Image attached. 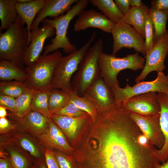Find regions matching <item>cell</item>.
Segmentation results:
<instances>
[{
  "label": "cell",
  "instance_id": "1",
  "mask_svg": "<svg viewBox=\"0 0 168 168\" xmlns=\"http://www.w3.org/2000/svg\"><path fill=\"white\" fill-rule=\"evenodd\" d=\"M96 122L101 129L88 154L77 158V168H155L160 164L155 150L139 142L142 133L124 108L102 113Z\"/></svg>",
  "mask_w": 168,
  "mask_h": 168
},
{
  "label": "cell",
  "instance_id": "2",
  "mask_svg": "<svg viewBox=\"0 0 168 168\" xmlns=\"http://www.w3.org/2000/svg\"><path fill=\"white\" fill-rule=\"evenodd\" d=\"M18 15L15 23L4 33H0V59L10 62L22 69L29 46L28 33Z\"/></svg>",
  "mask_w": 168,
  "mask_h": 168
},
{
  "label": "cell",
  "instance_id": "3",
  "mask_svg": "<svg viewBox=\"0 0 168 168\" xmlns=\"http://www.w3.org/2000/svg\"><path fill=\"white\" fill-rule=\"evenodd\" d=\"M88 0H80L65 14L56 18H46L42 21L44 24L51 25L55 29L56 35L50 40L51 43L44 48L43 55H46L62 49L63 52L69 54L77 49V47L70 42L67 36V31L71 20L76 16H79L87 7Z\"/></svg>",
  "mask_w": 168,
  "mask_h": 168
},
{
  "label": "cell",
  "instance_id": "4",
  "mask_svg": "<svg viewBox=\"0 0 168 168\" xmlns=\"http://www.w3.org/2000/svg\"><path fill=\"white\" fill-rule=\"evenodd\" d=\"M103 42L100 38L90 47L71 82L73 91L82 96L86 90L100 76L99 60L103 52Z\"/></svg>",
  "mask_w": 168,
  "mask_h": 168
},
{
  "label": "cell",
  "instance_id": "5",
  "mask_svg": "<svg viewBox=\"0 0 168 168\" xmlns=\"http://www.w3.org/2000/svg\"><path fill=\"white\" fill-rule=\"evenodd\" d=\"M58 50L51 54L41 55L24 70L27 74L25 82L35 90L50 89L57 66L62 57Z\"/></svg>",
  "mask_w": 168,
  "mask_h": 168
},
{
  "label": "cell",
  "instance_id": "6",
  "mask_svg": "<svg viewBox=\"0 0 168 168\" xmlns=\"http://www.w3.org/2000/svg\"><path fill=\"white\" fill-rule=\"evenodd\" d=\"M145 62L144 58L139 55L138 52L120 58L102 52L99 60L100 76L110 88L119 86L117 77L120 71L125 69L134 71L142 69Z\"/></svg>",
  "mask_w": 168,
  "mask_h": 168
},
{
  "label": "cell",
  "instance_id": "7",
  "mask_svg": "<svg viewBox=\"0 0 168 168\" xmlns=\"http://www.w3.org/2000/svg\"><path fill=\"white\" fill-rule=\"evenodd\" d=\"M94 31L88 41L79 49L62 56L56 68L52 82V88L64 90L70 93L73 91L71 78L96 37Z\"/></svg>",
  "mask_w": 168,
  "mask_h": 168
},
{
  "label": "cell",
  "instance_id": "8",
  "mask_svg": "<svg viewBox=\"0 0 168 168\" xmlns=\"http://www.w3.org/2000/svg\"><path fill=\"white\" fill-rule=\"evenodd\" d=\"M166 82V76L163 72H157L156 78L152 81L140 82L133 86L127 83L124 88L116 85L110 88L114 97L116 105H119L133 96L149 92H161L168 95Z\"/></svg>",
  "mask_w": 168,
  "mask_h": 168
},
{
  "label": "cell",
  "instance_id": "9",
  "mask_svg": "<svg viewBox=\"0 0 168 168\" xmlns=\"http://www.w3.org/2000/svg\"><path fill=\"white\" fill-rule=\"evenodd\" d=\"M111 33L113 41L112 54L125 48L133 49L145 56V38L133 26L122 21L115 24Z\"/></svg>",
  "mask_w": 168,
  "mask_h": 168
},
{
  "label": "cell",
  "instance_id": "10",
  "mask_svg": "<svg viewBox=\"0 0 168 168\" xmlns=\"http://www.w3.org/2000/svg\"><path fill=\"white\" fill-rule=\"evenodd\" d=\"M7 117L13 126L14 130L30 134L37 139L48 127L49 118L31 110L22 116L10 112Z\"/></svg>",
  "mask_w": 168,
  "mask_h": 168
},
{
  "label": "cell",
  "instance_id": "11",
  "mask_svg": "<svg viewBox=\"0 0 168 168\" xmlns=\"http://www.w3.org/2000/svg\"><path fill=\"white\" fill-rule=\"evenodd\" d=\"M168 53V31L154 45L145 57L144 66L140 74L135 78L136 83L145 79L152 71L163 72L166 68L164 61Z\"/></svg>",
  "mask_w": 168,
  "mask_h": 168
},
{
  "label": "cell",
  "instance_id": "12",
  "mask_svg": "<svg viewBox=\"0 0 168 168\" xmlns=\"http://www.w3.org/2000/svg\"><path fill=\"white\" fill-rule=\"evenodd\" d=\"M0 156H9L15 168H34L30 154L8 134H0Z\"/></svg>",
  "mask_w": 168,
  "mask_h": 168
},
{
  "label": "cell",
  "instance_id": "13",
  "mask_svg": "<svg viewBox=\"0 0 168 168\" xmlns=\"http://www.w3.org/2000/svg\"><path fill=\"white\" fill-rule=\"evenodd\" d=\"M83 96L93 103L98 112L104 111L116 106L111 88L100 76L86 90Z\"/></svg>",
  "mask_w": 168,
  "mask_h": 168
},
{
  "label": "cell",
  "instance_id": "14",
  "mask_svg": "<svg viewBox=\"0 0 168 168\" xmlns=\"http://www.w3.org/2000/svg\"><path fill=\"white\" fill-rule=\"evenodd\" d=\"M131 117L152 143L158 149L165 143V137L161 128L160 114L143 116L130 112Z\"/></svg>",
  "mask_w": 168,
  "mask_h": 168
},
{
  "label": "cell",
  "instance_id": "15",
  "mask_svg": "<svg viewBox=\"0 0 168 168\" xmlns=\"http://www.w3.org/2000/svg\"><path fill=\"white\" fill-rule=\"evenodd\" d=\"M122 104L128 112L141 115L160 114L161 111L157 94L155 91L134 96Z\"/></svg>",
  "mask_w": 168,
  "mask_h": 168
},
{
  "label": "cell",
  "instance_id": "16",
  "mask_svg": "<svg viewBox=\"0 0 168 168\" xmlns=\"http://www.w3.org/2000/svg\"><path fill=\"white\" fill-rule=\"evenodd\" d=\"M55 33V29L48 24H44L41 27L31 31L30 44L24 58L26 66L31 64L39 59L41 55L45 40Z\"/></svg>",
  "mask_w": 168,
  "mask_h": 168
},
{
  "label": "cell",
  "instance_id": "17",
  "mask_svg": "<svg viewBox=\"0 0 168 168\" xmlns=\"http://www.w3.org/2000/svg\"><path fill=\"white\" fill-rule=\"evenodd\" d=\"M115 24L102 13L90 9L84 10L78 16L73 25V30L79 32L88 28L92 27L111 33Z\"/></svg>",
  "mask_w": 168,
  "mask_h": 168
},
{
  "label": "cell",
  "instance_id": "18",
  "mask_svg": "<svg viewBox=\"0 0 168 168\" xmlns=\"http://www.w3.org/2000/svg\"><path fill=\"white\" fill-rule=\"evenodd\" d=\"M37 139L44 147L58 150L68 154L73 150L63 132L50 118L49 119L47 129Z\"/></svg>",
  "mask_w": 168,
  "mask_h": 168
},
{
  "label": "cell",
  "instance_id": "19",
  "mask_svg": "<svg viewBox=\"0 0 168 168\" xmlns=\"http://www.w3.org/2000/svg\"><path fill=\"white\" fill-rule=\"evenodd\" d=\"M78 0H46L43 7L37 15L31 27V31L39 28L40 22L47 17L56 18L68 11L71 6Z\"/></svg>",
  "mask_w": 168,
  "mask_h": 168
},
{
  "label": "cell",
  "instance_id": "20",
  "mask_svg": "<svg viewBox=\"0 0 168 168\" xmlns=\"http://www.w3.org/2000/svg\"><path fill=\"white\" fill-rule=\"evenodd\" d=\"M50 118L60 128L68 140H74L79 131L84 125L92 120L89 115L77 117H71L51 114Z\"/></svg>",
  "mask_w": 168,
  "mask_h": 168
},
{
  "label": "cell",
  "instance_id": "21",
  "mask_svg": "<svg viewBox=\"0 0 168 168\" xmlns=\"http://www.w3.org/2000/svg\"><path fill=\"white\" fill-rule=\"evenodd\" d=\"M8 135L30 154L34 161L45 159V147L35 138L14 130Z\"/></svg>",
  "mask_w": 168,
  "mask_h": 168
},
{
  "label": "cell",
  "instance_id": "22",
  "mask_svg": "<svg viewBox=\"0 0 168 168\" xmlns=\"http://www.w3.org/2000/svg\"><path fill=\"white\" fill-rule=\"evenodd\" d=\"M157 96L161 105L160 121L161 129L165 137V143L160 149H157L156 155L162 163L168 159V95L158 92Z\"/></svg>",
  "mask_w": 168,
  "mask_h": 168
},
{
  "label": "cell",
  "instance_id": "23",
  "mask_svg": "<svg viewBox=\"0 0 168 168\" xmlns=\"http://www.w3.org/2000/svg\"><path fill=\"white\" fill-rule=\"evenodd\" d=\"M46 0H31L30 2L21 3L17 2L16 9L18 16L24 24L26 25L28 30V44H30L31 27L35 17L43 7Z\"/></svg>",
  "mask_w": 168,
  "mask_h": 168
},
{
  "label": "cell",
  "instance_id": "24",
  "mask_svg": "<svg viewBox=\"0 0 168 168\" xmlns=\"http://www.w3.org/2000/svg\"><path fill=\"white\" fill-rule=\"evenodd\" d=\"M149 12L148 7L143 3L140 6L131 7L122 21L133 26L145 38L146 22Z\"/></svg>",
  "mask_w": 168,
  "mask_h": 168
},
{
  "label": "cell",
  "instance_id": "25",
  "mask_svg": "<svg viewBox=\"0 0 168 168\" xmlns=\"http://www.w3.org/2000/svg\"><path fill=\"white\" fill-rule=\"evenodd\" d=\"M17 3V0H0V33L7 30L16 22L18 17Z\"/></svg>",
  "mask_w": 168,
  "mask_h": 168
},
{
  "label": "cell",
  "instance_id": "26",
  "mask_svg": "<svg viewBox=\"0 0 168 168\" xmlns=\"http://www.w3.org/2000/svg\"><path fill=\"white\" fill-rule=\"evenodd\" d=\"M27 74L23 69L14 63L6 60L0 61V79L1 81H16L25 82Z\"/></svg>",
  "mask_w": 168,
  "mask_h": 168
},
{
  "label": "cell",
  "instance_id": "27",
  "mask_svg": "<svg viewBox=\"0 0 168 168\" xmlns=\"http://www.w3.org/2000/svg\"><path fill=\"white\" fill-rule=\"evenodd\" d=\"M89 2L115 24L122 21L124 15L119 10L113 0H89Z\"/></svg>",
  "mask_w": 168,
  "mask_h": 168
},
{
  "label": "cell",
  "instance_id": "28",
  "mask_svg": "<svg viewBox=\"0 0 168 168\" xmlns=\"http://www.w3.org/2000/svg\"><path fill=\"white\" fill-rule=\"evenodd\" d=\"M51 89L35 90L31 103V110L39 112L47 118L51 115L48 106V98Z\"/></svg>",
  "mask_w": 168,
  "mask_h": 168
},
{
  "label": "cell",
  "instance_id": "29",
  "mask_svg": "<svg viewBox=\"0 0 168 168\" xmlns=\"http://www.w3.org/2000/svg\"><path fill=\"white\" fill-rule=\"evenodd\" d=\"M149 13L153 26L154 43L167 31L166 29V24L168 19V11L150 7Z\"/></svg>",
  "mask_w": 168,
  "mask_h": 168
},
{
  "label": "cell",
  "instance_id": "30",
  "mask_svg": "<svg viewBox=\"0 0 168 168\" xmlns=\"http://www.w3.org/2000/svg\"><path fill=\"white\" fill-rule=\"evenodd\" d=\"M71 101L70 93L62 89H51L48 103L51 114L66 106Z\"/></svg>",
  "mask_w": 168,
  "mask_h": 168
},
{
  "label": "cell",
  "instance_id": "31",
  "mask_svg": "<svg viewBox=\"0 0 168 168\" xmlns=\"http://www.w3.org/2000/svg\"><path fill=\"white\" fill-rule=\"evenodd\" d=\"M30 87L25 82L18 81H1L0 94L16 98Z\"/></svg>",
  "mask_w": 168,
  "mask_h": 168
},
{
  "label": "cell",
  "instance_id": "32",
  "mask_svg": "<svg viewBox=\"0 0 168 168\" xmlns=\"http://www.w3.org/2000/svg\"><path fill=\"white\" fill-rule=\"evenodd\" d=\"M71 101L79 109L87 113L95 122L98 111L93 103L86 97L79 96L73 91L70 93Z\"/></svg>",
  "mask_w": 168,
  "mask_h": 168
},
{
  "label": "cell",
  "instance_id": "33",
  "mask_svg": "<svg viewBox=\"0 0 168 168\" xmlns=\"http://www.w3.org/2000/svg\"><path fill=\"white\" fill-rule=\"evenodd\" d=\"M34 90L30 87L16 98L15 112L14 114L22 116L31 110V103Z\"/></svg>",
  "mask_w": 168,
  "mask_h": 168
},
{
  "label": "cell",
  "instance_id": "34",
  "mask_svg": "<svg viewBox=\"0 0 168 168\" xmlns=\"http://www.w3.org/2000/svg\"><path fill=\"white\" fill-rule=\"evenodd\" d=\"M145 35V46L147 54L151 49L154 44V28L149 12L146 21Z\"/></svg>",
  "mask_w": 168,
  "mask_h": 168
},
{
  "label": "cell",
  "instance_id": "35",
  "mask_svg": "<svg viewBox=\"0 0 168 168\" xmlns=\"http://www.w3.org/2000/svg\"><path fill=\"white\" fill-rule=\"evenodd\" d=\"M52 114L71 117H77L88 115L86 112L77 108L71 101L65 107L56 111Z\"/></svg>",
  "mask_w": 168,
  "mask_h": 168
},
{
  "label": "cell",
  "instance_id": "36",
  "mask_svg": "<svg viewBox=\"0 0 168 168\" xmlns=\"http://www.w3.org/2000/svg\"><path fill=\"white\" fill-rule=\"evenodd\" d=\"M60 168H77V163L70 156L56 149H52Z\"/></svg>",
  "mask_w": 168,
  "mask_h": 168
},
{
  "label": "cell",
  "instance_id": "37",
  "mask_svg": "<svg viewBox=\"0 0 168 168\" xmlns=\"http://www.w3.org/2000/svg\"><path fill=\"white\" fill-rule=\"evenodd\" d=\"M16 102V98L0 94V106L4 107L13 114L15 112Z\"/></svg>",
  "mask_w": 168,
  "mask_h": 168
},
{
  "label": "cell",
  "instance_id": "38",
  "mask_svg": "<svg viewBox=\"0 0 168 168\" xmlns=\"http://www.w3.org/2000/svg\"><path fill=\"white\" fill-rule=\"evenodd\" d=\"M45 159L48 168H60L52 149L45 147Z\"/></svg>",
  "mask_w": 168,
  "mask_h": 168
},
{
  "label": "cell",
  "instance_id": "39",
  "mask_svg": "<svg viewBox=\"0 0 168 168\" xmlns=\"http://www.w3.org/2000/svg\"><path fill=\"white\" fill-rule=\"evenodd\" d=\"M14 128L7 117L0 118V134H8Z\"/></svg>",
  "mask_w": 168,
  "mask_h": 168
},
{
  "label": "cell",
  "instance_id": "40",
  "mask_svg": "<svg viewBox=\"0 0 168 168\" xmlns=\"http://www.w3.org/2000/svg\"><path fill=\"white\" fill-rule=\"evenodd\" d=\"M117 7L124 15L126 14L130 9L129 0H115Z\"/></svg>",
  "mask_w": 168,
  "mask_h": 168
},
{
  "label": "cell",
  "instance_id": "41",
  "mask_svg": "<svg viewBox=\"0 0 168 168\" xmlns=\"http://www.w3.org/2000/svg\"><path fill=\"white\" fill-rule=\"evenodd\" d=\"M151 8L158 10L168 11V0H153Z\"/></svg>",
  "mask_w": 168,
  "mask_h": 168
},
{
  "label": "cell",
  "instance_id": "42",
  "mask_svg": "<svg viewBox=\"0 0 168 168\" xmlns=\"http://www.w3.org/2000/svg\"><path fill=\"white\" fill-rule=\"evenodd\" d=\"M0 168H15L9 156H0Z\"/></svg>",
  "mask_w": 168,
  "mask_h": 168
},
{
  "label": "cell",
  "instance_id": "43",
  "mask_svg": "<svg viewBox=\"0 0 168 168\" xmlns=\"http://www.w3.org/2000/svg\"><path fill=\"white\" fill-rule=\"evenodd\" d=\"M34 165L36 168H48L45 159L34 161Z\"/></svg>",
  "mask_w": 168,
  "mask_h": 168
},
{
  "label": "cell",
  "instance_id": "44",
  "mask_svg": "<svg viewBox=\"0 0 168 168\" xmlns=\"http://www.w3.org/2000/svg\"><path fill=\"white\" fill-rule=\"evenodd\" d=\"M131 7H137L141 5L143 3L141 0H129Z\"/></svg>",
  "mask_w": 168,
  "mask_h": 168
},
{
  "label": "cell",
  "instance_id": "45",
  "mask_svg": "<svg viewBox=\"0 0 168 168\" xmlns=\"http://www.w3.org/2000/svg\"><path fill=\"white\" fill-rule=\"evenodd\" d=\"M7 115L6 109L3 107L0 106V118L7 117Z\"/></svg>",
  "mask_w": 168,
  "mask_h": 168
},
{
  "label": "cell",
  "instance_id": "46",
  "mask_svg": "<svg viewBox=\"0 0 168 168\" xmlns=\"http://www.w3.org/2000/svg\"><path fill=\"white\" fill-rule=\"evenodd\" d=\"M155 168H168V159L161 164H160L156 165Z\"/></svg>",
  "mask_w": 168,
  "mask_h": 168
},
{
  "label": "cell",
  "instance_id": "47",
  "mask_svg": "<svg viewBox=\"0 0 168 168\" xmlns=\"http://www.w3.org/2000/svg\"><path fill=\"white\" fill-rule=\"evenodd\" d=\"M31 1V0H17V2L21 3H26L30 2Z\"/></svg>",
  "mask_w": 168,
  "mask_h": 168
},
{
  "label": "cell",
  "instance_id": "48",
  "mask_svg": "<svg viewBox=\"0 0 168 168\" xmlns=\"http://www.w3.org/2000/svg\"><path fill=\"white\" fill-rule=\"evenodd\" d=\"M166 80H167V82H166V87L167 88V89L168 90V74L167 76H166Z\"/></svg>",
  "mask_w": 168,
  "mask_h": 168
},
{
  "label": "cell",
  "instance_id": "49",
  "mask_svg": "<svg viewBox=\"0 0 168 168\" xmlns=\"http://www.w3.org/2000/svg\"><path fill=\"white\" fill-rule=\"evenodd\" d=\"M34 168H36V167L35 166V167H34Z\"/></svg>",
  "mask_w": 168,
  "mask_h": 168
}]
</instances>
